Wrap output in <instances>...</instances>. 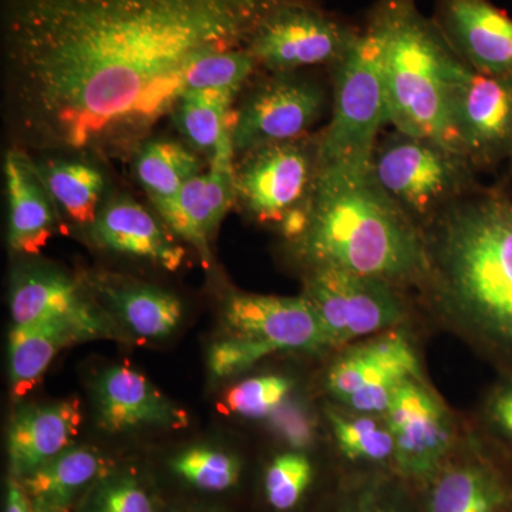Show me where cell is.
<instances>
[{
  "label": "cell",
  "instance_id": "16",
  "mask_svg": "<svg viewBox=\"0 0 512 512\" xmlns=\"http://www.w3.org/2000/svg\"><path fill=\"white\" fill-rule=\"evenodd\" d=\"M10 312L15 326L62 320L82 330L89 340L113 336L107 316L86 298L73 278L55 269L32 268L16 275Z\"/></svg>",
  "mask_w": 512,
  "mask_h": 512
},
{
  "label": "cell",
  "instance_id": "4",
  "mask_svg": "<svg viewBox=\"0 0 512 512\" xmlns=\"http://www.w3.org/2000/svg\"><path fill=\"white\" fill-rule=\"evenodd\" d=\"M375 22L384 42L389 123L404 136L430 141L463 157L450 117L451 77L460 60L421 18L413 0H382Z\"/></svg>",
  "mask_w": 512,
  "mask_h": 512
},
{
  "label": "cell",
  "instance_id": "15",
  "mask_svg": "<svg viewBox=\"0 0 512 512\" xmlns=\"http://www.w3.org/2000/svg\"><path fill=\"white\" fill-rule=\"evenodd\" d=\"M231 335L262 340L281 350L316 352L328 348L312 303L301 298L245 295L229 296L224 309Z\"/></svg>",
  "mask_w": 512,
  "mask_h": 512
},
{
  "label": "cell",
  "instance_id": "32",
  "mask_svg": "<svg viewBox=\"0 0 512 512\" xmlns=\"http://www.w3.org/2000/svg\"><path fill=\"white\" fill-rule=\"evenodd\" d=\"M315 468L303 451L279 454L265 471L266 501L279 512L291 511L311 487Z\"/></svg>",
  "mask_w": 512,
  "mask_h": 512
},
{
  "label": "cell",
  "instance_id": "26",
  "mask_svg": "<svg viewBox=\"0 0 512 512\" xmlns=\"http://www.w3.org/2000/svg\"><path fill=\"white\" fill-rule=\"evenodd\" d=\"M39 170L64 214L76 224L92 227L106 183L99 168L83 160H56L39 165Z\"/></svg>",
  "mask_w": 512,
  "mask_h": 512
},
{
  "label": "cell",
  "instance_id": "40",
  "mask_svg": "<svg viewBox=\"0 0 512 512\" xmlns=\"http://www.w3.org/2000/svg\"><path fill=\"white\" fill-rule=\"evenodd\" d=\"M33 512H60L55 510H50V508L45 507V505L33 503Z\"/></svg>",
  "mask_w": 512,
  "mask_h": 512
},
{
  "label": "cell",
  "instance_id": "5",
  "mask_svg": "<svg viewBox=\"0 0 512 512\" xmlns=\"http://www.w3.org/2000/svg\"><path fill=\"white\" fill-rule=\"evenodd\" d=\"M382 30L373 20L336 60L332 119L316 147V168L372 170L380 127L389 123Z\"/></svg>",
  "mask_w": 512,
  "mask_h": 512
},
{
  "label": "cell",
  "instance_id": "39",
  "mask_svg": "<svg viewBox=\"0 0 512 512\" xmlns=\"http://www.w3.org/2000/svg\"><path fill=\"white\" fill-rule=\"evenodd\" d=\"M6 512H33V504L19 480H10L8 485V505Z\"/></svg>",
  "mask_w": 512,
  "mask_h": 512
},
{
  "label": "cell",
  "instance_id": "36",
  "mask_svg": "<svg viewBox=\"0 0 512 512\" xmlns=\"http://www.w3.org/2000/svg\"><path fill=\"white\" fill-rule=\"evenodd\" d=\"M269 429L293 451L311 448L316 441V421L309 407L302 400L286 397L284 402L269 414Z\"/></svg>",
  "mask_w": 512,
  "mask_h": 512
},
{
  "label": "cell",
  "instance_id": "35",
  "mask_svg": "<svg viewBox=\"0 0 512 512\" xmlns=\"http://www.w3.org/2000/svg\"><path fill=\"white\" fill-rule=\"evenodd\" d=\"M278 352L274 346L248 336L231 335L214 343L208 353V367L217 379L238 376L247 372L259 360Z\"/></svg>",
  "mask_w": 512,
  "mask_h": 512
},
{
  "label": "cell",
  "instance_id": "2",
  "mask_svg": "<svg viewBox=\"0 0 512 512\" xmlns=\"http://www.w3.org/2000/svg\"><path fill=\"white\" fill-rule=\"evenodd\" d=\"M299 251L312 265L373 276L389 284L431 272L429 247L372 170L316 168Z\"/></svg>",
  "mask_w": 512,
  "mask_h": 512
},
{
  "label": "cell",
  "instance_id": "28",
  "mask_svg": "<svg viewBox=\"0 0 512 512\" xmlns=\"http://www.w3.org/2000/svg\"><path fill=\"white\" fill-rule=\"evenodd\" d=\"M231 90H188L175 104V123L195 150L212 151L234 120Z\"/></svg>",
  "mask_w": 512,
  "mask_h": 512
},
{
  "label": "cell",
  "instance_id": "31",
  "mask_svg": "<svg viewBox=\"0 0 512 512\" xmlns=\"http://www.w3.org/2000/svg\"><path fill=\"white\" fill-rule=\"evenodd\" d=\"M258 66L247 47L208 53L192 64L185 74L184 92L188 90H231L239 92L242 84Z\"/></svg>",
  "mask_w": 512,
  "mask_h": 512
},
{
  "label": "cell",
  "instance_id": "21",
  "mask_svg": "<svg viewBox=\"0 0 512 512\" xmlns=\"http://www.w3.org/2000/svg\"><path fill=\"white\" fill-rule=\"evenodd\" d=\"M93 237L101 247L138 256L177 271L185 252L165 234L156 218L127 197H117L104 205L92 224Z\"/></svg>",
  "mask_w": 512,
  "mask_h": 512
},
{
  "label": "cell",
  "instance_id": "1",
  "mask_svg": "<svg viewBox=\"0 0 512 512\" xmlns=\"http://www.w3.org/2000/svg\"><path fill=\"white\" fill-rule=\"evenodd\" d=\"M295 2L315 0H0L10 124L39 150L130 146L174 110L192 64L247 47Z\"/></svg>",
  "mask_w": 512,
  "mask_h": 512
},
{
  "label": "cell",
  "instance_id": "20",
  "mask_svg": "<svg viewBox=\"0 0 512 512\" xmlns=\"http://www.w3.org/2000/svg\"><path fill=\"white\" fill-rule=\"evenodd\" d=\"M5 180L10 248L19 254L37 255L52 238L55 201L47 190L39 165L20 148L6 153Z\"/></svg>",
  "mask_w": 512,
  "mask_h": 512
},
{
  "label": "cell",
  "instance_id": "34",
  "mask_svg": "<svg viewBox=\"0 0 512 512\" xmlns=\"http://www.w3.org/2000/svg\"><path fill=\"white\" fill-rule=\"evenodd\" d=\"M84 512H156L153 498L130 473H107L83 500Z\"/></svg>",
  "mask_w": 512,
  "mask_h": 512
},
{
  "label": "cell",
  "instance_id": "10",
  "mask_svg": "<svg viewBox=\"0 0 512 512\" xmlns=\"http://www.w3.org/2000/svg\"><path fill=\"white\" fill-rule=\"evenodd\" d=\"M356 35L318 9L315 2H295L276 9L249 40L256 63L275 73L335 63Z\"/></svg>",
  "mask_w": 512,
  "mask_h": 512
},
{
  "label": "cell",
  "instance_id": "25",
  "mask_svg": "<svg viewBox=\"0 0 512 512\" xmlns=\"http://www.w3.org/2000/svg\"><path fill=\"white\" fill-rule=\"evenodd\" d=\"M101 295L111 313L140 338H168L183 320L180 299L156 286L104 285Z\"/></svg>",
  "mask_w": 512,
  "mask_h": 512
},
{
  "label": "cell",
  "instance_id": "30",
  "mask_svg": "<svg viewBox=\"0 0 512 512\" xmlns=\"http://www.w3.org/2000/svg\"><path fill=\"white\" fill-rule=\"evenodd\" d=\"M171 470L185 483L207 493H222L241 478V461L227 451L192 447L170 461Z\"/></svg>",
  "mask_w": 512,
  "mask_h": 512
},
{
  "label": "cell",
  "instance_id": "22",
  "mask_svg": "<svg viewBox=\"0 0 512 512\" xmlns=\"http://www.w3.org/2000/svg\"><path fill=\"white\" fill-rule=\"evenodd\" d=\"M510 491L490 464L477 458L453 461L429 483L426 512H504Z\"/></svg>",
  "mask_w": 512,
  "mask_h": 512
},
{
  "label": "cell",
  "instance_id": "8",
  "mask_svg": "<svg viewBox=\"0 0 512 512\" xmlns=\"http://www.w3.org/2000/svg\"><path fill=\"white\" fill-rule=\"evenodd\" d=\"M394 441L397 473L413 483L429 484L448 463L454 443L450 414L423 379L399 384L384 414Z\"/></svg>",
  "mask_w": 512,
  "mask_h": 512
},
{
  "label": "cell",
  "instance_id": "6",
  "mask_svg": "<svg viewBox=\"0 0 512 512\" xmlns=\"http://www.w3.org/2000/svg\"><path fill=\"white\" fill-rule=\"evenodd\" d=\"M303 296L318 315L328 348L392 329L406 318L392 284L330 266L312 268Z\"/></svg>",
  "mask_w": 512,
  "mask_h": 512
},
{
  "label": "cell",
  "instance_id": "33",
  "mask_svg": "<svg viewBox=\"0 0 512 512\" xmlns=\"http://www.w3.org/2000/svg\"><path fill=\"white\" fill-rule=\"evenodd\" d=\"M293 382L288 377L268 375L251 377L232 386L225 393L220 412L247 417L268 419L286 397L291 396Z\"/></svg>",
  "mask_w": 512,
  "mask_h": 512
},
{
  "label": "cell",
  "instance_id": "14",
  "mask_svg": "<svg viewBox=\"0 0 512 512\" xmlns=\"http://www.w3.org/2000/svg\"><path fill=\"white\" fill-rule=\"evenodd\" d=\"M234 154L231 137H222L212 151L210 170L191 178L171 200L154 205L165 224L200 252L207 268L212 234L237 198Z\"/></svg>",
  "mask_w": 512,
  "mask_h": 512
},
{
  "label": "cell",
  "instance_id": "29",
  "mask_svg": "<svg viewBox=\"0 0 512 512\" xmlns=\"http://www.w3.org/2000/svg\"><path fill=\"white\" fill-rule=\"evenodd\" d=\"M330 429L340 453L352 463L386 464L393 461L392 431L384 416L328 407Z\"/></svg>",
  "mask_w": 512,
  "mask_h": 512
},
{
  "label": "cell",
  "instance_id": "3",
  "mask_svg": "<svg viewBox=\"0 0 512 512\" xmlns=\"http://www.w3.org/2000/svg\"><path fill=\"white\" fill-rule=\"evenodd\" d=\"M430 261L451 313L512 350V202L488 195L454 205Z\"/></svg>",
  "mask_w": 512,
  "mask_h": 512
},
{
  "label": "cell",
  "instance_id": "11",
  "mask_svg": "<svg viewBox=\"0 0 512 512\" xmlns=\"http://www.w3.org/2000/svg\"><path fill=\"white\" fill-rule=\"evenodd\" d=\"M315 175L316 150L301 141L256 148L237 170V198L256 220L284 224L305 210Z\"/></svg>",
  "mask_w": 512,
  "mask_h": 512
},
{
  "label": "cell",
  "instance_id": "13",
  "mask_svg": "<svg viewBox=\"0 0 512 512\" xmlns=\"http://www.w3.org/2000/svg\"><path fill=\"white\" fill-rule=\"evenodd\" d=\"M325 96L311 80L276 73L249 96L235 114L232 144L235 153L298 140L318 121Z\"/></svg>",
  "mask_w": 512,
  "mask_h": 512
},
{
  "label": "cell",
  "instance_id": "17",
  "mask_svg": "<svg viewBox=\"0 0 512 512\" xmlns=\"http://www.w3.org/2000/svg\"><path fill=\"white\" fill-rule=\"evenodd\" d=\"M97 424L106 433L154 427L183 429L187 413L171 402L143 373L130 366H111L93 384Z\"/></svg>",
  "mask_w": 512,
  "mask_h": 512
},
{
  "label": "cell",
  "instance_id": "9",
  "mask_svg": "<svg viewBox=\"0 0 512 512\" xmlns=\"http://www.w3.org/2000/svg\"><path fill=\"white\" fill-rule=\"evenodd\" d=\"M463 163L453 151L402 134L373 156L372 174L404 211L426 215L460 190Z\"/></svg>",
  "mask_w": 512,
  "mask_h": 512
},
{
  "label": "cell",
  "instance_id": "7",
  "mask_svg": "<svg viewBox=\"0 0 512 512\" xmlns=\"http://www.w3.org/2000/svg\"><path fill=\"white\" fill-rule=\"evenodd\" d=\"M410 377L423 379L416 352L403 335L386 332L346 349L329 367L326 389L346 409L384 416Z\"/></svg>",
  "mask_w": 512,
  "mask_h": 512
},
{
  "label": "cell",
  "instance_id": "12",
  "mask_svg": "<svg viewBox=\"0 0 512 512\" xmlns=\"http://www.w3.org/2000/svg\"><path fill=\"white\" fill-rule=\"evenodd\" d=\"M451 126L470 160H497L512 150V77L490 76L458 62L451 77Z\"/></svg>",
  "mask_w": 512,
  "mask_h": 512
},
{
  "label": "cell",
  "instance_id": "27",
  "mask_svg": "<svg viewBox=\"0 0 512 512\" xmlns=\"http://www.w3.org/2000/svg\"><path fill=\"white\" fill-rule=\"evenodd\" d=\"M136 174L156 205L171 200L185 183L201 174V163L177 141L151 140L138 151Z\"/></svg>",
  "mask_w": 512,
  "mask_h": 512
},
{
  "label": "cell",
  "instance_id": "19",
  "mask_svg": "<svg viewBox=\"0 0 512 512\" xmlns=\"http://www.w3.org/2000/svg\"><path fill=\"white\" fill-rule=\"evenodd\" d=\"M82 424V407L77 399L37 404L20 410L9 430L10 470L16 480L73 446Z\"/></svg>",
  "mask_w": 512,
  "mask_h": 512
},
{
  "label": "cell",
  "instance_id": "18",
  "mask_svg": "<svg viewBox=\"0 0 512 512\" xmlns=\"http://www.w3.org/2000/svg\"><path fill=\"white\" fill-rule=\"evenodd\" d=\"M444 28L471 69L512 77V19L488 0H443Z\"/></svg>",
  "mask_w": 512,
  "mask_h": 512
},
{
  "label": "cell",
  "instance_id": "24",
  "mask_svg": "<svg viewBox=\"0 0 512 512\" xmlns=\"http://www.w3.org/2000/svg\"><path fill=\"white\" fill-rule=\"evenodd\" d=\"M89 340L82 330L62 320L15 326L9 335V376L16 397L25 396L45 375L57 353Z\"/></svg>",
  "mask_w": 512,
  "mask_h": 512
},
{
  "label": "cell",
  "instance_id": "37",
  "mask_svg": "<svg viewBox=\"0 0 512 512\" xmlns=\"http://www.w3.org/2000/svg\"><path fill=\"white\" fill-rule=\"evenodd\" d=\"M339 512H407L400 500L384 493L380 488L357 491L346 501Z\"/></svg>",
  "mask_w": 512,
  "mask_h": 512
},
{
  "label": "cell",
  "instance_id": "23",
  "mask_svg": "<svg viewBox=\"0 0 512 512\" xmlns=\"http://www.w3.org/2000/svg\"><path fill=\"white\" fill-rule=\"evenodd\" d=\"M107 473V461L96 448L73 444L20 483L33 503L70 512Z\"/></svg>",
  "mask_w": 512,
  "mask_h": 512
},
{
  "label": "cell",
  "instance_id": "38",
  "mask_svg": "<svg viewBox=\"0 0 512 512\" xmlns=\"http://www.w3.org/2000/svg\"><path fill=\"white\" fill-rule=\"evenodd\" d=\"M490 417L495 426L512 441V387L495 394L490 403Z\"/></svg>",
  "mask_w": 512,
  "mask_h": 512
}]
</instances>
